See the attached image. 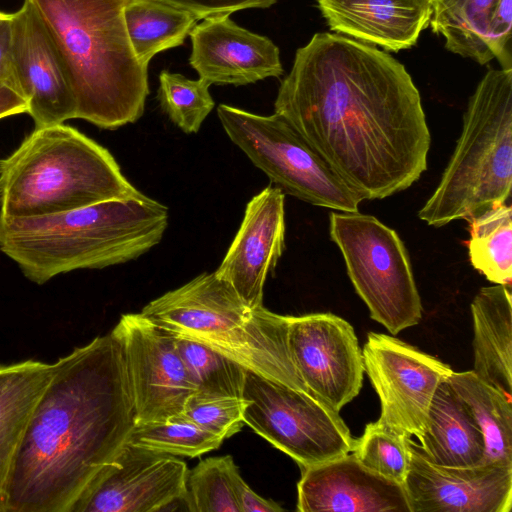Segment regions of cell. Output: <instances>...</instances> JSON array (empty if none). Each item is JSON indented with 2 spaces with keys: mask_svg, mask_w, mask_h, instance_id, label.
I'll use <instances>...</instances> for the list:
<instances>
[{
  "mask_svg": "<svg viewBox=\"0 0 512 512\" xmlns=\"http://www.w3.org/2000/svg\"><path fill=\"white\" fill-rule=\"evenodd\" d=\"M274 113L363 201L404 191L427 170L420 93L403 64L370 44L313 35L296 51Z\"/></svg>",
  "mask_w": 512,
  "mask_h": 512,
  "instance_id": "1",
  "label": "cell"
},
{
  "mask_svg": "<svg viewBox=\"0 0 512 512\" xmlns=\"http://www.w3.org/2000/svg\"><path fill=\"white\" fill-rule=\"evenodd\" d=\"M16 453L2 512H70L136 424L112 331L59 358Z\"/></svg>",
  "mask_w": 512,
  "mask_h": 512,
  "instance_id": "2",
  "label": "cell"
},
{
  "mask_svg": "<svg viewBox=\"0 0 512 512\" xmlns=\"http://www.w3.org/2000/svg\"><path fill=\"white\" fill-rule=\"evenodd\" d=\"M64 63L76 118L115 130L136 122L149 94L147 65L135 55L125 21L128 0H26Z\"/></svg>",
  "mask_w": 512,
  "mask_h": 512,
  "instance_id": "3",
  "label": "cell"
},
{
  "mask_svg": "<svg viewBox=\"0 0 512 512\" xmlns=\"http://www.w3.org/2000/svg\"><path fill=\"white\" fill-rule=\"evenodd\" d=\"M167 225V207L148 196L43 216L0 214V251L42 285L70 271L134 260L161 241Z\"/></svg>",
  "mask_w": 512,
  "mask_h": 512,
  "instance_id": "4",
  "label": "cell"
},
{
  "mask_svg": "<svg viewBox=\"0 0 512 512\" xmlns=\"http://www.w3.org/2000/svg\"><path fill=\"white\" fill-rule=\"evenodd\" d=\"M145 197L106 148L64 123L34 127L9 156L0 159L3 216H43Z\"/></svg>",
  "mask_w": 512,
  "mask_h": 512,
  "instance_id": "5",
  "label": "cell"
},
{
  "mask_svg": "<svg viewBox=\"0 0 512 512\" xmlns=\"http://www.w3.org/2000/svg\"><path fill=\"white\" fill-rule=\"evenodd\" d=\"M140 313L175 337L202 343L249 371L311 394L290 356V316L249 307L215 272L165 293Z\"/></svg>",
  "mask_w": 512,
  "mask_h": 512,
  "instance_id": "6",
  "label": "cell"
},
{
  "mask_svg": "<svg viewBox=\"0 0 512 512\" xmlns=\"http://www.w3.org/2000/svg\"><path fill=\"white\" fill-rule=\"evenodd\" d=\"M512 188V68L490 69L470 96L462 130L418 217L430 226L504 204Z\"/></svg>",
  "mask_w": 512,
  "mask_h": 512,
  "instance_id": "7",
  "label": "cell"
},
{
  "mask_svg": "<svg viewBox=\"0 0 512 512\" xmlns=\"http://www.w3.org/2000/svg\"><path fill=\"white\" fill-rule=\"evenodd\" d=\"M329 233L370 317L392 335L418 324L422 304L407 249L395 230L372 215L331 212Z\"/></svg>",
  "mask_w": 512,
  "mask_h": 512,
  "instance_id": "8",
  "label": "cell"
},
{
  "mask_svg": "<svg viewBox=\"0 0 512 512\" xmlns=\"http://www.w3.org/2000/svg\"><path fill=\"white\" fill-rule=\"evenodd\" d=\"M217 114L230 140L284 194L334 211H359V195L282 116L257 115L225 104Z\"/></svg>",
  "mask_w": 512,
  "mask_h": 512,
  "instance_id": "9",
  "label": "cell"
},
{
  "mask_svg": "<svg viewBox=\"0 0 512 512\" xmlns=\"http://www.w3.org/2000/svg\"><path fill=\"white\" fill-rule=\"evenodd\" d=\"M244 423L301 469L351 453L355 438L339 412L309 393L247 370Z\"/></svg>",
  "mask_w": 512,
  "mask_h": 512,
  "instance_id": "10",
  "label": "cell"
},
{
  "mask_svg": "<svg viewBox=\"0 0 512 512\" xmlns=\"http://www.w3.org/2000/svg\"><path fill=\"white\" fill-rule=\"evenodd\" d=\"M364 371L381 406L377 420L404 437L421 439L430 404L452 368L390 335L369 332L363 350Z\"/></svg>",
  "mask_w": 512,
  "mask_h": 512,
  "instance_id": "11",
  "label": "cell"
},
{
  "mask_svg": "<svg viewBox=\"0 0 512 512\" xmlns=\"http://www.w3.org/2000/svg\"><path fill=\"white\" fill-rule=\"evenodd\" d=\"M112 332L123 346L136 424L181 416L197 389L179 354L175 336L141 313L122 315Z\"/></svg>",
  "mask_w": 512,
  "mask_h": 512,
  "instance_id": "12",
  "label": "cell"
},
{
  "mask_svg": "<svg viewBox=\"0 0 512 512\" xmlns=\"http://www.w3.org/2000/svg\"><path fill=\"white\" fill-rule=\"evenodd\" d=\"M288 347L308 391L339 412L360 392L364 362L352 325L332 313L290 316Z\"/></svg>",
  "mask_w": 512,
  "mask_h": 512,
  "instance_id": "13",
  "label": "cell"
},
{
  "mask_svg": "<svg viewBox=\"0 0 512 512\" xmlns=\"http://www.w3.org/2000/svg\"><path fill=\"white\" fill-rule=\"evenodd\" d=\"M188 468L177 456L126 442L70 512H156L183 500Z\"/></svg>",
  "mask_w": 512,
  "mask_h": 512,
  "instance_id": "14",
  "label": "cell"
},
{
  "mask_svg": "<svg viewBox=\"0 0 512 512\" xmlns=\"http://www.w3.org/2000/svg\"><path fill=\"white\" fill-rule=\"evenodd\" d=\"M404 482L410 512H510L512 466L483 463L446 467L433 463L409 438Z\"/></svg>",
  "mask_w": 512,
  "mask_h": 512,
  "instance_id": "15",
  "label": "cell"
},
{
  "mask_svg": "<svg viewBox=\"0 0 512 512\" xmlns=\"http://www.w3.org/2000/svg\"><path fill=\"white\" fill-rule=\"evenodd\" d=\"M12 58L20 94L35 127L76 118V104L61 56L43 22L24 0L12 13Z\"/></svg>",
  "mask_w": 512,
  "mask_h": 512,
  "instance_id": "16",
  "label": "cell"
},
{
  "mask_svg": "<svg viewBox=\"0 0 512 512\" xmlns=\"http://www.w3.org/2000/svg\"><path fill=\"white\" fill-rule=\"evenodd\" d=\"M285 194L271 185L247 204L242 223L216 275L249 307H261L263 287L285 247Z\"/></svg>",
  "mask_w": 512,
  "mask_h": 512,
  "instance_id": "17",
  "label": "cell"
},
{
  "mask_svg": "<svg viewBox=\"0 0 512 512\" xmlns=\"http://www.w3.org/2000/svg\"><path fill=\"white\" fill-rule=\"evenodd\" d=\"M189 35V63L210 85L242 86L283 74L278 47L238 26L229 15L204 18Z\"/></svg>",
  "mask_w": 512,
  "mask_h": 512,
  "instance_id": "18",
  "label": "cell"
},
{
  "mask_svg": "<svg viewBox=\"0 0 512 512\" xmlns=\"http://www.w3.org/2000/svg\"><path fill=\"white\" fill-rule=\"evenodd\" d=\"M300 512H410L404 485L365 467L352 453L303 468Z\"/></svg>",
  "mask_w": 512,
  "mask_h": 512,
  "instance_id": "19",
  "label": "cell"
},
{
  "mask_svg": "<svg viewBox=\"0 0 512 512\" xmlns=\"http://www.w3.org/2000/svg\"><path fill=\"white\" fill-rule=\"evenodd\" d=\"M429 25L450 52L512 68V0H432Z\"/></svg>",
  "mask_w": 512,
  "mask_h": 512,
  "instance_id": "20",
  "label": "cell"
},
{
  "mask_svg": "<svg viewBox=\"0 0 512 512\" xmlns=\"http://www.w3.org/2000/svg\"><path fill=\"white\" fill-rule=\"evenodd\" d=\"M329 28L366 44L398 52L429 26L432 0H317Z\"/></svg>",
  "mask_w": 512,
  "mask_h": 512,
  "instance_id": "21",
  "label": "cell"
},
{
  "mask_svg": "<svg viewBox=\"0 0 512 512\" xmlns=\"http://www.w3.org/2000/svg\"><path fill=\"white\" fill-rule=\"evenodd\" d=\"M474 374L511 400L512 297L503 285L482 287L471 302Z\"/></svg>",
  "mask_w": 512,
  "mask_h": 512,
  "instance_id": "22",
  "label": "cell"
},
{
  "mask_svg": "<svg viewBox=\"0 0 512 512\" xmlns=\"http://www.w3.org/2000/svg\"><path fill=\"white\" fill-rule=\"evenodd\" d=\"M418 446L430 461L441 466L487 463L484 436L447 379L435 391Z\"/></svg>",
  "mask_w": 512,
  "mask_h": 512,
  "instance_id": "23",
  "label": "cell"
},
{
  "mask_svg": "<svg viewBox=\"0 0 512 512\" xmlns=\"http://www.w3.org/2000/svg\"><path fill=\"white\" fill-rule=\"evenodd\" d=\"M55 365L26 360L0 364V512L7 480L32 410Z\"/></svg>",
  "mask_w": 512,
  "mask_h": 512,
  "instance_id": "24",
  "label": "cell"
},
{
  "mask_svg": "<svg viewBox=\"0 0 512 512\" xmlns=\"http://www.w3.org/2000/svg\"><path fill=\"white\" fill-rule=\"evenodd\" d=\"M452 389L469 409L485 442V461L512 466V405L503 393L474 372H452Z\"/></svg>",
  "mask_w": 512,
  "mask_h": 512,
  "instance_id": "25",
  "label": "cell"
},
{
  "mask_svg": "<svg viewBox=\"0 0 512 512\" xmlns=\"http://www.w3.org/2000/svg\"><path fill=\"white\" fill-rule=\"evenodd\" d=\"M124 21L135 55L148 66L157 53L182 45L197 18L158 0H128Z\"/></svg>",
  "mask_w": 512,
  "mask_h": 512,
  "instance_id": "26",
  "label": "cell"
},
{
  "mask_svg": "<svg viewBox=\"0 0 512 512\" xmlns=\"http://www.w3.org/2000/svg\"><path fill=\"white\" fill-rule=\"evenodd\" d=\"M467 221V247L471 265L490 282L511 288V205H494Z\"/></svg>",
  "mask_w": 512,
  "mask_h": 512,
  "instance_id": "27",
  "label": "cell"
},
{
  "mask_svg": "<svg viewBox=\"0 0 512 512\" xmlns=\"http://www.w3.org/2000/svg\"><path fill=\"white\" fill-rule=\"evenodd\" d=\"M175 338L196 392L243 398L247 369L202 343L182 337Z\"/></svg>",
  "mask_w": 512,
  "mask_h": 512,
  "instance_id": "28",
  "label": "cell"
},
{
  "mask_svg": "<svg viewBox=\"0 0 512 512\" xmlns=\"http://www.w3.org/2000/svg\"><path fill=\"white\" fill-rule=\"evenodd\" d=\"M237 468L230 455L210 457L188 470L183 501L191 512H240L233 486Z\"/></svg>",
  "mask_w": 512,
  "mask_h": 512,
  "instance_id": "29",
  "label": "cell"
},
{
  "mask_svg": "<svg viewBox=\"0 0 512 512\" xmlns=\"http://www.w3.org/2000/svg\"><path fill=\"white\" fill-rule=\"evenodd\" d=\"M223 441L182 416L165 422L135 424L127 440L146 449L191 458L218 449Z\"/></svg>",
  "mask_w": 512,
  "mask_h": 512,
  "instance_id": "30",
  "label": "cell"
},
{
  "mask_svg": "<svg viewBox=\"0 0 512 512\" xmlns=\"http://www.w3.org/2000/svg\"><path fill=\"white\" fill-rule=\"evenodd\" d=\"M159 83L157 98L163 112L184 133H197L214 108L210 84L166 70L161 71Z\"/></svg>",
  "mask_w": 512,
  "mask_h": 512,
  "instance_id": "31",
  "label": "cell"
},
{
  "mask_svg": "<svg viewBox=\"0 0 512 512\" xmlns=\"http://www.w3.org/2000/svg\"><path fill=\"white\" fill-rule=\"evenodd\" d=\"M409 438L387 429L377 420L355 439L352 454L368 469L404 485L409 469Z\"/></svg>",
  "mask_w": 512,
  "mask_h": 512,
  "instance_id": "32",
  "label": "cell"
},
{
  "mask_svg": "<svg viewBox=\"0 0 512 512\" xmlns=\"http://www.w3.org/2000/svg\"><path fill=\"white\" fill-rule=\"evenodd\" d=\"M248 403L244 398L195 392L188 399L181 416L226 439L238 433L245 424L243 418Z\"/></svg>",
  "mask_w": 512,
  "mask_h": 512,
  "instance_id": "33",
  "label": "cell"
},
{
  "mask_svg": "<svg viewBox=\"0 0 512 512\" xmlns=\"http://www.w3.org/2000/svg\"><path fill=\"white\" fill-rule=\"evenodd\" d=\"M192 13L197 20L207 17L230 15L249 8H269L277 0H158Z\"/></svg>",
  "mask_w": 512,
  "mask_h": 512,
  "instance_id": "34",
  "label": "cell"
},
{
  "mask_svg": "<svg viewBox=\"0 0 512 512\" xmlns=\"http://www.w3.org/2000/svg\"><path fill=\"white\" fill-rule=\"evenodd\" d=\"M0 83L20 94L12 58V13L2 11H0Z\"/></svg>",
  "mask_w": 512,
  "mask_h": 512,
  "instance_id": "35",
  "label": "cell"
},
{
  "mask_svg": "<svg viewBox=\"0 0 512 512\" xmlns=\"http://www.w3.org/2000/svg\"><path fill=\"white\" fill-rule=\"evenodd\" d=\"M233 486L240 512H281L277 503L255 493L242 479L238 468L233 472Z\"/></svg>",
  "mask_w": 512,
  "mask_h": 512,
  "instance_id": "36",
  "label": "cell"
},
{
  "mask_svg": "<svg viewBox=\"0 0 512 512\" xmlns=\"http://www.w3.org/2000/svg\"><path fill=\"white\" fill-rule=\"evenodd\" d=\"M27 101L11 87L0 83V119L27 113Z\"/></svg>",
  "mask_w": 512,
  "mask_h": 512,
  "instance_id": "37",
  "label": "cell"
}]
</instances>
